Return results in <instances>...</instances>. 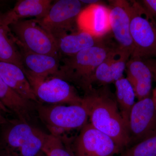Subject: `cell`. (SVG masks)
Returning <instances> with one entry per match:
<instances>
[{
	"label": "cell",
	"mask_w": 156,
	"mask_h": 156,
	"mask_svg": "<svg viewBox=\"0 0 156 156\" xmlns=\"http://www.w3.org/2000/svg\"><path fill=\"white\" fill-rule=\"evenodd\" d=\"M82 105L87 110L90 124L113 140L121 152L129 145L126 126L118 106L115 95L108 85L92 88L85 92Z\"/></svg>",
	"instance_id": "1"
},
{
	"label": "cell",
	"mask_w": 156,
	"mask_h": 156,
	"mask_svg": "<svg viewBox=\"0 0 156 156\" xmlns=\"http://www.w3.org/2000/svg\"><path fill=\"white\" fill-rule=\"evenodd\" d=\"M118 45L105 41L97 45L80 51L73 56L61 58L59 69L54 76L72 82L88 92L92 87L96 69Z\"/></svg>",
	"instance_id": "2"
},
{
	"label": "cell",
	"mask_w": 156,
	"mask_h": 156,
	"mask_svg": "<svg viewBox=\"0 0 156 156\" xmlns=\"http://www.w3.org/2000/svg\"><path fill=\"white\" fill-rule=\"evenodd\" d=\"M130 32L134 50L131 56L156 58V22L140 2L129 1Z\"/></svg>",
	"instance_id": "3"
},
{
	"label": "cell",
	"mask_w": 156,
	"mask_h": 156,
	"mask_svg": "<svg viewBox=\"0 0 156 156\" xmlns=\"http://www.w3.org/2000/svg\"><path fill=\"white\" fill-rule=\"evenodd\" d=\"M37 110L39 118L54 136H62L65 132L82 128L88 123V113L82 105H38Z\"/></svg>",
	"instance_id": "4"
},
{
	"label": "cell",
	"mask_w": 156,
	"mask_h": 156,
	"mask_svg": "<svg viewBox=\"0 0 156 156\" xmlns=\"http://www.w3.org/2000/svg\"><path fill=\"white\" fill-rule=\"evenodd\" d=\"M9 27L15 35L17 44L33 53L61 58L55 39L34 19L20 20L12 23Z\"/></svg>",
	"instance_id": "5"
},
{
	"label": "cell",
	"mask_w": 156,
	"mask_h": 156,
	"mask_svg": "<svg viewBox=\"0 0 156 156\" xmlns=\"http://www.w3.org/2000/svg\"><path fill=\"white\" fill-rule=\"evenodd\" d=\"M24 72L39 101L50 105H82L83 98L67 81L55 76L39 77Z\"/></svg>",
	"instance_id": "6"
},
{
	"label": "cell",
	"mask_w": 156,
	"mask_h": 156,
	"mask_svg": "<svg viewBox=\"0 0 156 156\" xmlns=\"http://www.w3.org/2000/svg\"><path fill=\"white\" fill-rule=\"evenodd\" d=\"M78 0H59L52 4L46 17L36 21L54 39L69 32H75L78 16L83 10ZM78 28V27H77Z\"/></svg>",
	"instance_id": "7"
},
{
	"label": "cell",
	"mask_w": 156,
	"mask_h": 156,
	"mask_svg": "<svg viewBox=\"0 0 156 156\" xmlns=\"http://www.w3.org/2000/svg\"><path fill=\"white\" fill-rule=\"evenodd\" d=\"M47 133L20 120L6 134L7 144L19 156H37L42 151Z\"/></svg>",
	"instance_id": "8"
},
{
	"label": "cell",
	"mask_w": 156,
	"mask_h": 156,
	"mask_svg": "<svg viewBox=\"0 0 156 156\" xmlns=\"http://www.w3.org/2000/svg\"><path fill=\"white\" fill-rule=\"evenodd\" d=\"M73 150L75 156H114L121 152L113 140L90 123L81 128Z\"/></svg>",
	"instance_id": "9"
},
{
	"label": "cell",
	"mask_w": 156,
	"mask_h": 156,
	"mask_svg": "<svg viewBox=\"0 0 156 156\" xmlns=\"http://www.w3.org/2000/svg\"><path fill=\"white\" fill-rule=\"evenodd\" d=\"M156 131V110L151 97L137 101L131 109L128 125L129 147Z\"/></svg>",
	"instance_id": "10"
},
{
	"label": "cell",
	"mask_w": 156,
	"mask_h": 156,
	"mask_svg": "<svg viewBox=\"0 0 156 156\" xmlns=\"http://www.w3.org/2000/svg\"><path fill=\"white\" fill-rule=\"evenodd\" d=\"M126 71L138 100L150 96L152 83H156V58L131 56Z\"/></svg>",
	"instance_id": "11"
},
{
	"label": "cell",
	"mask_w": 156,
	"mask_h": 156,
	"mask_svg": "<svg viewBox=\"0 0 156 156\" xmlns=\"http://www.w3.org/2000/svg\"><path fill=\"white\" fill-rule=\"evenodd\" d=\"M111 31L118 46L132 54L134 50L130 32V5L129 1H109Z\"/></svg>",
	"instance_id": "12"
},
{
	"label": "cell",
	"mask_w": 156,
	"mask_h": 156,
	"mask_svg": "<svg viewBox=\"0 0 156 156\" xmlns=\"http://www.w3.org/2000/svg\"><path fill=\"white\" fill-rule=\"evenodd\" d=\"M108 7L100 3L87 6L81 11L77 20L79 30L97 38H103L111 31Z\"/></svg>",
	"instance_id": "13"
},
{
	"label": "cell",
	"mask_w": 156,
	"mask_h": 156,
	"mask_svg": "<svg viewBox=\"0 0 156 156\" xmlns=\"http://www.w3.org/2000/svg\"><path fill=\"white\" fill-rule=\"evenodd\" d=\"M131 53L117 46L98 67L93 78L92 84L103 85L114 83L124 76L127 62Z\"/></svg>",
	"instance_id": "14"
},
{
	"label": "cell",
	"mask_w": 156,
	"mask_h": 156,
	"mask_svg": "<svg viewBox=\"0 0 156 156\" xmlns=\"http://www.w3.org/2000/svg\"><path fill=\"white\" fill-rule=\"evenodd\" d=\"M17 45L22 57L24 72L45 78L54 76L58 73L60 57L33 53Z\"/></svg>",
	"instance_id": "15"
},
{
	"label": "cell",
	"mask_w": 156,
	"mask_h": 156,
	"mask_svg": "<svg viewBox=\"0 0 156 156\" xmlns=\"http://www.w3.org/2000/svg\"><path fill=\"white\" fill-rule=\"evenodd\" d=\"M104 38V37H103ZM83 31L65 34L55 38L58 53L62 57L73 56L82 50L100 44L104 39Z\"/></svg>",
	"instance_id": "16"
},
{
	"label": "cell",
	"mask_w": 156,
	"mask_h": 156,
	"mask_svg": "<svg viewBox=\"0 0 156 156\" xmlns=\"http://www.w3.org/2000/svg\"><path fill=\"white\" fill-rule=\"evenodd\" d=\"M0 76L20 96L26 100L39 103L25 73L19 66L0 61Z\"/></svg>",
	"instance_id": "17"
},
{
	"label": "cell",
	"mask_w": 156,
	"mask_h": 156,
	"mask_svg": "<svg viewBox=\"0 0 156 156\" xmlns=\"http://www.w3.org/2000/svg\"><path fill=\"white\" fill-rule=\"evenodd\" d=\"M51 0H21L14 9L5 14L9 24L14 21L29 17L40 20L46 17L52 5Z\"/></svg>",
	"instance_id": "18"
},
{
	"label": "cell",
	"mask_w": 156,
	"mask_h": 156,
	"mask_svg": "<svg viewBox=\"0 0 156 156\" xmlns=\"http://www.w3.org/2000/svg\"><path fill=\"white\" fill-rule=\"evenodd\" d=\"M0 102L9 111L15 113L20 120L27 122L35 103L20 96L4 82L1 76Z\"/></svg>",
	"instance_id": "19"
},
{
	"label": "cell",
	"mask_w": 156,
	"mask_h": 156,
	"mask_svg": "<svg viewBox=\"0 0 156 156\" xmlns=\"http://www.w3.org/2000/svg\"><path fill=\"white\" fill-rule=\"evenodd\" d=\"M115 97L123 119L128 129L129 116L135 103L136 96L134 88L127 78H120L114 83Z\"/></svg>",
	"instance_id": "20"
},
{
	"label": "cell",
	"mask_w": 156,
	"mask_h": 156,
	"mask_svg": "<svg viewBox=\"0 0 156 156\" xmlns=\"http://www.w3.org/2000/svg\"><path fill=\"white\" fill-rule=\"evenodd\" d=\"M0 61L16 65L24 71L21 54L9 26H0Z\"/></svg>",
	"instance_id": "21"
},
{
	"label": "cell",
	"mask_w": 156,
	"mask_h": 156,
	"mask_svg": "<svg viewBox=\"0 0 156 156\" xmlns=\"http://www.w3.org/2000/svg\"><path fill=\"white\" fill-rule=\"evenodd\" d=\"M42 151L46 156H75L69 143L62 136L47 134Z\"/></svg>",
	"instance_id": "22"
},
{
	"label": "cell",
	"mask_w": 156,
	"mask_h": 156,
	"mask_svg": "<svg viewBox=\"0 0 156 156\" xmlns=\"http://www.w3.org/2000/svg\"><path fill=\"white\" fill-rule=\"evenodd\" d=\"M128 156H156V131L145 139L131 146Z\"/></svg>",
	"instance_id": "23"
},
{
	"label": "cell",
	"mask_w": 156,
	"mask_h": 156,
	"mask_svg": "<svg viewBox=\"0 0 156 156\" xmlns=\"http://www.w3.org/2000/svg\"><path fill=\"white\" fill-rule=\"evenodd\" d=\"M140 3L154 19H156V0H143Z\"/></svg>",
	"instance_id": "24"
},
{
	"label": "cell",
	"mask_w": 156,
	"mask_h": 156,
	"mask_svg": "<svg viewBox=\"0 0 156 156\" xmlns=\"http://www.w3.org/2000/svg\"><path fill=\"white\" fill-rule=\"evenodd\" d=\"M3 25L9 26L7 24L5 18V14H0V26Z\"/></svg>",
	"instance_id": "25"
},
{
	"label": "cell",
	"mask_w": 156,
	"mask_h": 156,
	"mask_svg": "<svg viewBox=\"0 0 156 156\" xmlns=\"http://www.w3.org/2000/svg\"><path fill=\"white\" fill-rule=\"evenodd\" d=\"M151 98L153 101L154 105L156 110V87L153 90L152 96Z\"/></svg>",
	"instance_id": "26"
},
{
	"label": "cell",
	"mask_w": 156,
	"mask_h": 156,
	"mask_svg": "<svg viewBox=\"0 0 156 156\" xmlns=\"http://www.w3.org/2000/svg\"><path fill=\"white\" fill-rule=\"evenodd\" d=\"M80 2L82 4L84 3L85 4H88V5L99 2V1H80Z\"/></svg>",
	"instance_id": "27"
},
{
	"label": "cell",
	"mask_w": 156,
	"mask_h": 156,
	"mask_svg": "<svg viewBox=\"0 0 156 156\" xmlns=\"http://www.w3.org/2000/svg\"><path fill=\"white\" fill-rule=\"evenodd\" d=\"M2 111L0 110V125H3L7 123L6 119L2 115Z\"/></svg>",
	"instance_id": "28"
},
{
	"label": "cell",
	"mask_w": 156,
	"mask_h": 156,
	"mask_svg": "<svg viewBox=\"0 0 156 156\" xmlns=\"http://www.w3.org/2000/svg\"><path fill=\"white\" fill-rule=\"evenodd\" d=\"M0 110L2 112H9L10 111L8 109L5 107L4 106V105L0 102Z\"/></svg>",
	"instance_id": "29"
},
{
	"label": "cell",
	"mask_w": 156,
	"mask_h": 156,
	"mask_svg": "<svg viewBox=\"0 0 156 156\" xmlns=\"http://www.w3.org/2000/svg\"><path fill=\"white\" fill-rule=\"evenodd\" d=\"M0 156H13L11 152L8 151L2 154H0Z\"/></svg>",
	"instance_id": "30"
},
{
	"label": "cell",
	"mask_w": 156,
	"mask_h": 156,
	"mask_svg": "<svg viewBox=\"0 0 156 156\" xmlns=\"http://www.w3.org/2000/svg\"><path fill=\"white\" fill-rule=\"evenodd\" d=\"M37 156H46L44 154L43 152L41 151V152L39 153L37 155Z\"/></svg>",
	"instance_id": "31"
},
{
	"label": "cell",
	"mask_w": 156,
	"mask_h": 156,
	"mask_svg": "<svg viewBox=\"0 0 156 156\" xmlns=\"http://www.w3.org/2000/svg\"><path fill=\"white\" fill-rule=\"evenodd\" d=\"M11 153H12L13 156H19L17 154L15 153L11 152Z\"/></svg>",
	"instance_id": "32"
}]
</instances>
